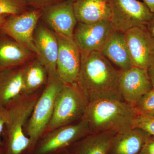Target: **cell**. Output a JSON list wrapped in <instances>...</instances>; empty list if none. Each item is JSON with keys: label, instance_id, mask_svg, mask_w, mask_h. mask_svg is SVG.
<instances>
[{"label": "cell", "instance_id": "cell-6", "mask_svg": "<svg viewBox=\"0 0 154 154\" xmlns=\"http://www.w3.org/2000/svg\"><path fill=\"white\" fill-rule=\"evenodd\" d=\"M90 134L87 122L82 117L74 123L45 133L38 139L31 154L60 153Z\"/></svg>", "mask_w": 154, "mask_h": 154}, {"label": "cell", "instance_id": "cell-20", "mask_svg": "<svg viewBox=\"0 0 154 154\" xmlns=\"http://www.w3.org/2000/svg\"><path fill=\"white\" fill-rule=\"evenodd\" d=\"M24 66L0 72V105L5 107L22 94Z\"/></svg>", "mask_w": 154, "mask_h": 154}, {"label": "cell", "instance_id": "cell-19", "mask_svg": "<svg viewBox=\"0 0 154 154\" xmlns=\"http://www.w3.org/2000/svg\"><path fill=\"white\" fill-rule=\"evenodd\" d=\"M102 55L121 70L132 66L125 33L116 31L101 52Z\"/></svg>", "mask_w": 154, "mask_h": 154}, {"label": "cell", "instance_id": "cell-23", "mask_svg": "<svg viewBox=\"0 0 154 154\" xmlns=\"http://www.w3.org/2000/svg\"><path fill=\"white\" fill-rule=\"evenodd\" d=\"M133 107L137 114L154 116V87L143 95Z\"/></svg>", "mask_w": 154, "mask_h": 154}, {"label": "cell", "instance_id": "cell-34", "mask_svg": "<svg viewBox=\"0 0 154 154\" xmlns=\"http://www.w3.org/2000/svg\"><path fill=\"white\" fill-rule=\"evenodd\" d=\"M73 1L74 2H75V1H76V0H73Z\"/></svg>", "mask_w": 154, "mask_h": 154}, {"label": "cell", "instance_id": "cell-4", "mask_svg": "<svg viewBox=\"0 0 154 154\" xmlns=\"http://www.w3.org/2000/svg\"><path fill=\"white\" fill-rule=\"evenodd\" d=\"M63 85L57 75L48 76L24 128L25 134L30 140L28 154H32L36 143L47 129L52 117L56 96Z\"/></svg>", "mask_w": 154, "mask_h": 154}, {"label": "cell", "instance_id": "cell-15", "mask_svg": "<svg viewBox=\"0 0 154 154\" xmlns=\"http://www.w3.org/2000/svg\"><path fill=\"white\" fill-rule=\"evenodd\" d=\"M35 57L31 50L0 32V72L25 66Z\"/></svg>", "mask_w": 154, "mask_h": 154}, {"label": "cell", "instance_id": "cell-18", "mask_svg": "<svg viewBox=\"0 0 154 154\" xmlns=\"http://www.w3.org/2000/svg\"><path fill=\"white\" fill-rule=\"evenodd\" d=\"M117 132L107 131L90 134L68 149L72 154H109L113 137Z\"/></svg>", "mask_w": 154, "mask_h": 154}, {"label": "cell", "instance_id": "cell-10", "mask_svg": "<svg viewBox=\"0 0 154 154\" xmlns=\"http://www.w3.org/2000/svg\"><path fill=\"white\" fill-rule=\"evenodd\" d=\"M56 35L59 43L57 75L63 85L76 83L82 63L81 50L73 38Z\"/></svg>", "mask_w": 154, "mask_h": 154}, {"label": "cell", "instance_id": "cell-2", "mask_svg": "<svg viewBox=\"0 0 154 154\" xmlns=\"http://www.w3.org/2000/svg\"><path fill=\"white\" fill-rule=\"evenodd\" d=\"M43 89L35 94H21L6 105L7 118L2 134L6 154H28L30 140L24 128Z\"/></svg>", "mask_w": 154, "mask_h": 154}, {"label": "cell", "instance_id": "cell-22", "mask_svg": "<svg viewBox=\"0 0 154 154\" xmlns=\"http://www.w3.org/2000/svg\"><path fill=\"white\" fill-rule=\"evenodd\" d=\"M31 9L25 0H0V15H19Z\"/></svg>", "mask_w": 154, "mask_h": 154}, {"label": "cell", "instance_id": "cell-31", "mask_svg": "<svg viewBox=\"0 0 154 154\" xmlns=\"http://www.w3.org/2000/svg\"><path fill=\"white\" fill-rule=\"evenodd\" d=\"M10 15H0V30L2 26L4 25L5 22H6L7 18Z\"/></svg>", "mask_w": 154, "mask_h": 154}, {"label": "cell", "instance_id": "cell-5", "mask_svg": "<svg viewBox=\"0 0 154 154\" xmlns=\"http://www.w3.org/2000/svg\"><path fill=\"white\" fill-rule=\"evenodd\" d=\"M88 102L77 83L63 85L56 96L52 117L45 133L79 120Z\"/></svg>", "mask_w": 154, "mask_h": 154}, {"label": "cell", "instance_id": "cell-33", "mask_svg": "<svg viewBox=\"0 0 154 154\" xmlns=\"http://www.w3.org/2000/svg\"><path fill=\"white\" fill-rule=\"evenodd\" d=\"M58 154H72L68 150H66Z\"/></svg>", "mask_w": 154, "mask_h": 154}, {"label": "cell", "instance_id": "cell-32", "mask_svg": "<svg viewBox=\"0 0 154 154\" xmlns=\"http://www.w3.org/2000/svg\"><path fill=\"white\" fill-rule=\"evenodd\" d=\"M0 154H6L2 146H0Z\"/></svg>", "mask_w": 154, "mask_h": 154}, {"label": "cell", "instance_id": "cell-29", "mask_svg": "<svg viewBox=\"0 0 154 154\" xmlns=\"http://www.w3.org/2000/svg\"><path fill=\"white\" fill-rule=\"evenodd\" d=\"M147 70L149 76L150 78L152 84L153 86L154 87V63L152 66H151Z\"/></svg>", "mask_w": 154, "mask_h": 154}, {"label": "cell", "instance_id": "cell-11", "mask_svg": "<svg viewBox=\"0 0 154 154\" xmlns=\"http://www.w3.org/2000/svg\"><path fill=\"white\" fill-rule=\"evenodd\" d=\"M73 0H64L42 10L41 19L59 36L73 38L77 21Z\"/></svg>", "mask_w": 154, "mask_h": 154}, {"label": "cell", "instance_id": "cell-24", "mask_svg": "<svg viewBox=\"0 0 154 154\" xmlns=\"http://www.w3.org/2000/svg\"><path fill=\"white\" fill-rule=\"evenodd\" d=\"M133 128H141L154 136V116L137 114L134 121Z\"/></svg>", "mask_w": 154, "mask_h": 154}, {"label": "cell", "instance_id": "cell-9", "mask_svg": "<svg viewBox=\"0 0 154 154\" xmlns=\"http://www.w3.org/2000/svg\"><path fill=\"white\" fill-rule=\"evenodd\" d=\"M116 31L110 21L91 24L78 22L74 31L73 39L82 52H101Z\"/></svg>", "mask_w": 154, "mask_h": 154}, {"label": "cell", "instance_id": "cell-8", "mask_svg": "<svg viewBox=\"0 0 154 154\" xmlns=\"http://www.w3.org/2000/svg\"><path fill=\"white\" fill-rule=\"evenodd\" d=\"M42 10L31 9L19 15H10L1 28L5 33L33 51L36 55L33 34L41 19Z\"/></svg>", "mask_w": 154, "mask_h": 154}, {"label": "cell", "instance_id": "cell-16", "mask_svg": "<svg viewBox=\"0 0 154 154\" xmlns=\"http://www.w3.org/2000/svg\"><path fill=\"white\" fill-rule=\"evenodd\" d=\"M74 10L78 22L91 24L111 21L112 10L109 0H76Z\"/></svg>", "mask_w": 154, "mask_h": 154}, {"label": "cell", "instance_id": "cell-13", "mask_svg": "<svg viewBox=\"0 0 154 154\" xmlns=\"http://www.w3.org/2000/svg\"><path fill=\"white\" fill-rule=\"evenodd\" d=\"M118 87L122 100L133 107L153 88L148 70L135 66L119 70Z\"/></svg>", "mask_w": 154, "mask_h": 154}, {"label": "cell", "instance_id": "cell-28", "mask_svg": "<svg viewBox=\"0 0 154 154\" xmlns=\"http://www.w3.org/2000/svg\"><path fill=\"white\" fill-rule=\"evenodd\" d=\"M149 33L154 37V14L153 17L146 26Z\"/></svg>", "mask_w": 154, "mask_h": 154}, {"label": "cell", "instance_id": "cell-14", "mask_svg": "<svg viewBox=\"0 0 154 154\" xmlns=\"http://www.w3.org/2000/svg\"><path fill=\"white\" fill-rule=\"evenodd\" d=\"M36 57L47 69L48 76L57 75L59 51L57 36L42 21L39 20L33 34Z\"/></svg>", "mask_w": 154, "mask_h": 154}, {"label": "cell", "instance_id": "cell-27", "mask_svg": "<svg viewBox=\"0 0 154 154\" xmlns=\"http://www.w3.org/2000/svg\"><path fill=\"white\" fill-rule=\"evenodd\" d=\"M7 118V110L5 107L0 105V146L2 145V134Z\"/></svg>", "mask_w": 154, "mask_h": 154}, {"label": "cell", "instance_id": "cell-21", "mask_svg": "<svg viewBox=\"0 0 154 154\" xmlns=\"http://www.w3.org/2000/svg\"><path fill=\"white\" fill-rule=\"evenodd\" d=\"M47 69L37 57L24 66L22 94H35L44 88L48 80Z\"/></svg>", "mask_w": 154, "mask_h": 154}, {"label": "cell", "instance_id": "cell-1", "mask_svg": "<svg viewBox=\"0 0 154 154\" xmlns=\"http://www.w3.org/2000/svg\"><path fill=\"white\" fill-rule=\"evenodd\" d=\"M119 70L115 69L101 52H82L76 83L88 102L105 98L123 100L119 91Z\"/></svg>", "mask_w": 154, "mask_h": 154}, {"label": "cell", "instance_id": "cell-30", "mask_svg": "<svg viewBox=\"0 0 154 154\" xmlns=\"http://www.w3.org/2000/svg\"><path fill=\"white\" fill-rule=\"evenodd\" d=\"M152 13L154 14V0H143Z\"/></svg>", "mask_w": 154, "mask_h": 154}, {"label": "cell", "instance_id": "cell-17", "mask_svg": "<svg viewBox=\"0 0 154 154\" xmlns=\"http://www.w3.org/2000/svg\"><path fill=\"white\" fill-rule=\"evenodd\" d=\"M150 135L138 128L117 132L112 140L109 154H140Z\"/></svg>", "mask_w": 154, "mask_h": 154}, {"label": "cell", "instance_id": "cell-25", "mask_svg": "<svg viewBox=\"0 0 154 154\" xmlns=\"http://www.w3.org/2000/svg\"><path fill=\"white\" fill-rule=\"evenodd\" d=\"M63 1L64 0H25L30 8L42 10Z\"/></svg>", "mask_w": 154, "mask_h": 154}, {"label": "cell", "instance_id": "cell-3", "mask_svg": "<svg viewBox=\"0 0 154 154\" xmlns=\"http://www.w3.org/2000/svg\"><path fill=\"white\" fill-rule=\"evenodd\" d=\"M137 115L134 107L123 100L105 98L88 102L82 117L90 133L95 134L119 132L133 128Z\"/></svg>", "mask_w": 154, "mask_h": 154}, {"label": "cell", "instance_id": "cell-26", "mask_svg": "<svg viewBox=\"0 0 154 154\" xmlns=\"http://www.w3.org/2000/svg\"><path fill=\"white\" fill-rule=\"evenodd\" d=\"M140 154H154V136H149Z\"/></svg>", "mask_w": 154, "mask_h": 154}, {"label": "cell", "instance_id": "cell-7", "mask_svg": "<svg viewBox=\"0 0 154 154\" xmlns=\"http://www.w3.org/2000/svg\"><path fill=\"white\" fill-rule=\"evenodd\" d=\"M111 22L116 31L125 33L135 27H146L154 16L143 2L137 0H109Z\"/></svg>", "mask_w": 154, "mask_h": 154}, {"label": "cell", "instance_id": "cell-12", "mask_svg": "<svg viewBox=\"0 0 154 154\" xmlns=\"http://www.w3.org/2000/svg\"><path fill=\"white\" fill-rule=\"evenodd\" d=\"M124 33L132 66L148 69L154 63V37L146 27H135Z\"/></svg>", "mask_w": 154, "mask_h": 154}]
</instances>
